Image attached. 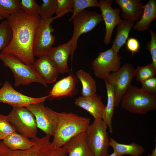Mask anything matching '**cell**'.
Listing matches in <instances>:
<instances>
[{
  "instance_id": "cell-28",
  "label": "cell",
  "mask_w": 156,
  "mask_h": 156,
  "mask_svg": "<svg viewBox=\"0 0 156 156\" xmlns=\"http://www.w3.org/2000/svg\"><path fill=\"white\" fill-rule=\"evenodd\" d=\"M12 36L11 27L6 19L0 23V51H2L9 44Z\"/></svg>"
},
{
  "instance_id": "cell-20",
  "label": "cell",
  "mask_w": 156,
  "mask_h": 156,
  "mask_svg": "<svg viewBox=\"0 0 156 156\" xmlns=\"http://www.w3.org/2000/svg\"><path fill=\"white\" fill-rule=\"evenodd\" d=\"M144 11L141 19L134 25V29L138 31L147 30L156 18V1L150 0L143 6Z\"/></svg>"
},
{
  "instance_id": "cell-35",
  "label": "cell",
  "mask_w": 156,
  "mask_h": 156,
  "mask_svg": "<svg viewBox=\"0 0 156 156\" xmlns=\"http://www.w3.org/2000/svg\"><path fill=\"white\" fill-rule=\"evenodd\" d=\"M142 89L156 94V78L155 77L148 79L142 83Z\"/></svg>"
},
{
  "instance_id": "cell-25",
  "label": "cell",
  "mask_w": 156,
  "mask_h": 156,
  "mask_svg": "<svg viewBox=\"0 0 156 156\" xmlns=\"http://www.w3.org/2000/svg\"><path fill=\"white\" fill-rule=\"evenodd\" d=\"M76 75L82 84V96H88L96 93V81L90 73L80 70L76 72Z\"/></svg>"
},
{
  "instance_id": "cell-31",
  "label": "cell",
  "mask_w": 156,
  "mask_h": 156,
  "mask_svg": "<svg viewBox=\"0 0 156 156\" xmlns=\"http://www.w3.org/2000/svg\"><path fill=\"white\" fill-rule=\"evenodd\" d=\"M21 10L25 14L31 16H39L40 5L35 0H21Z\"/></svg>"
},
{
  "instance_id": "cell-3",
  "label": "cell",
  "mask_w": 156,
  "mask_h": 156,
  "mask_svg": "<svg viewBox=\"0 0 156 156\" xmlns=\"http://www.w3.org/2000/svg\"><path fill=\"white\" fill-rule=\"evenodd\" d=\"M122 109L129 112L145 115L156 109V94L131 85L123 95Z\"/></svg>"
},
{
  "instance_id": "cell-37",
  "label": "cell",
  "mask_w": 156,
  "mask_h": 156,
  "mask_svg": "<svg viewBox=\"0 0 156 156\" xmlns=\"http://www.w3.org/2000/svg\"><path fill=\"white\" fill-rule=\"evenodd\" d=\"M148 156H156V146L154 149L152 151V153L151 154H149L148 155Z\"/></svg>"
},
{
  "instance_id": "cell-17",
  "label": "cell",
  "mask_w": 156,
  "mask_h": 156,
  "mask_svg": "<svg viewBox=\"0 0 156 156\" xmlns=\"http://www.w3.org/2000/svg\"><path fill=\"white\" fill-rule=\"evenodd\" d=\"M116 4L121 10L124 20L137 22L141 18L144 11V5L140 0H116Z\"/></svg>"
},
{
  "instance_id": "cell-34",
  "label": "cell",
  "mask_w": 156,
  "mask_h": 156,
  "mask_svg": "<svg viewBox=\"0 0 156 156\" xmlns=\"http://www.w3.org/2000/svg\"><path fill=\"white\" fill-rule=\"evenodd\" d=\"M149 31L151 36V40L147 43V48L151 55L152 63L156 68V34L152 29H149Z\"/></svg>"
},
{
  "instance_id": "cell-40",
  "label": "cell",
  "mask_w": 156,
  "mask_h": 156,
  "mask_svg": "<svg viewBox=\"0 0 156 156\" xmlns=\"http://www.w3.org/2000/svg\"><path fill=\"white\" fill-rule=\"evenodd\" d=\"M0 84H1V83H0Z\"/></svg>"
},
{
  "instance_id": "cell-7",
  "label": "cell",
  "mask_w": 156,
  "mask_h": 156,
  "mask_svg": "<svg viewBox=\"0 0 156 156\" xmlns=\"http://www.w3.org/2000/svg\"><path fill=\"white\" fill-rule=\"evenodd\" d=\"M103 21L101 14L86 9L78 13L73 18L72 21L73 30L70 40L72 42L70 54L72 62L74 53L77 47V41L80 36L92 30Z\"/></svg>"
},
{
  "instance_id": "cell-14",
  "label": "cell",
  "mask_w": 156,
  "mask_h": 156,
  "mask_svg": "<svg viewBox=\"0 0 156 156\" xmlns=\"http://www.w3.org/2000/svg\"><path fill=\"white\" fill-rule=\"evenodd\" d=\"M71 50L72 42L70 40L64 44L53 47L47 55L59 73H65L69 71L67 62Z\"/></svg>"
},
{
  "instance_id": "cell-16",
  "label": "cell",
  "mask_w": 156,
  "mask_h": 156,
  "mask_svg": "<svg viewBox=\"0 0 156 156\" xmlns=\"http://www.w3.org/2000/svg\"><path fill=\"white\" fill-rule=\"evenodd\" d=\"M68 156H94L88 144L86 131L75 135L62 146Z\"/></svg>"
},
{
  "instance_id": "cell-33",
  "label": "cell",
  "mask_w": 156,
  "mask_h": 156,
  "mask_svg": "<svg viewBox=\"0 0 156 156\" xmlns=\"http://www.w3.org/2000/svg\"><path fill=\"white\" fill-rule=\"evenodd\" d=\"M14 131V129L9 121L7 116L0 113V140H3Z\"/></svg>"
},
{
  "instance_id": "cell-24",
  "label": "cell",
  "mask_w": 156,
  "mask_h": 156,
  "mask_svg": "<svg viewBox=\"0 0 156 156\" xmlns=\"http://www.w3.org/2000/svg\"><path fill=\"white\" fill-rule=\"evenodd\" d=\"M107 95V103L105 107L103 120L107 126L111 133L113 132L112 120L114 113L115 107V96L114 90L112 86L105 82Z\"/></svg>"
},
{
  "instance_id": "cell-8",
  "label": "cell",
  "mask_w": 156,
  "mask_h": 156,
  "mask_svg": "<svg viewBox=\"0 0 156 156\" xmlns=\"http://www.w3.org/2000/svg\"><path fill=\"white\" fill-rule=\"evenodd\" d=\"M56 16L51 18L40 17V21L36 31L33 44L34 56L38 57L47 55L55 42L54 31L51 24L57 19Z\"/></svg>"
},
{
  "instance_id": "cell-4",
  "label": "cell",
  "mask_w": 156,
  "mask_h": 156,
  "mask_svg": "<svg viewBox=\"0 0 156 156\" xmlns=\"http://www.w3.org/2000/svg\"><path fill=\"white\" fill-rule=\"evenodd\" d=\"M0 60L5 66L8 67L13 74L16 87L38 83L47 87V84L42 78L32 64L24 63L13 55L0 53Z\"/></svg>"
},
{
  "instance_id": "cell-5",
  "label": "cell",
  "mask_w": 156,
  "mask_h": 156,
  "mask_svg": "<svg viewBox=\"0 0 156 156\" xmlns=\"http://www.w3.org/2000/svg\"><path fill=\"white\" fill-rule=\"evenodd\" d=\"M107 124L102 119H94L86 132L87 141L94 156H109V146Z\"/></svg>"
},
{
  "instance_id": "cell-27",
  "label": "cell",
  "mask_w": 156,
  "mask_h": 156,
  "mask_svg": "<svg viewBox=\"0 0 156 156\" xmlns=\"http://www.w3.org/2000/svg\"><path fill=\"white\" fill-rule=\"evenodd\" d=\"M156 68L152 63L142 66H138L135 69L134 75L137 81L141 83L151 78L155 77Z\"/></svg>"
},
{
  "instance_id": "cell-36",
  "label": "cell",
  "mask_w": 156,
  "mask_h": 156,
  "mask_svg": "<svg viewBox=\"0 0 156 156\" xmlns=\"http://www.w3.org/2000/svg\"><path fill=\"white\" fill-rule=\"evenodd\" d=\"M126 47L127 49L131 52L132 55L140 52L139 42L137 39L135 38H130L128 39L126 43Z\"/></svg>"
},
{
  "instance_id": "cell-29",
  "label": "cell",
  "mask_w": 156,
  "mask_h": 156,
  "mask_svg": "<svg viewBox=\"0 0 156 156\" xmlns=\"http://www.w3.org/2000/svg\"><path fill=\"white\" fill-rule=\"evenodd\" d=\"M73 14L69 19L72 21L78 13L86 8L90 7H99V2L96 0H73Z\"/></svg>"
},
{
  "instance_id": "cell-22",
  "label": "cell",
  "mask_w": 156,
  "mask_h": 156,
  "mask_svg": "<svg viewBox=\"0 0 156 156\" xmlns=\"http://www.w3.org/2000/svg\"><path fill=\"white\" fill-rule=\"evenodd\" d=\"M109 146L114 150L116 156H121L128 155L132 156H140L145 152L141 146L135 142L129 144H121L117 142L113 138L110 139Z\"/></svg>"
},
{
  "instance_id": "cell-32",
  "label": "cell",
  "mask_w": 156,
  "mask_h": 156,
  "mask_svg": "<svg viewBox=\"0 0 156 156\" xmlns=\"http://www.w3.org/2000/svg\"><path fill=\"white\" fill-rule=\"evenodd\" d=\"M73 0H57L55 14L57 18L66 13L73 12Z\"/></svg>"
},
{
  "instance_id": "cell-30",
  "label": "cell",
  "mask_w": 156,
  "mask_h": 156,
  "mask_svg": "<svg viewBox=\"0 0 156 156\" xmlns=\"http://www.w3.org/2000/svg\"><path fill=\"white\" fill-rule=\"evenodd\" d=\"M57 0H42V3L40 6V17L51 18L55 13Z\"/></svg>"
},
{
  "instance_id": "cell-2",
  "label": "cell",
  "mask_w": 156,
  "mask_h": 156,
  "mask_svg": "<svg viewBox=\"0 0 156 156\" xmlns=\"http://www.w3.org/2000/svg\"><path fill=\"white\" fill-rule=\"evenodd\" d=\"M57 121L53 139L51 143L57 147L63 145L72 138L85 131L90 125L91 119L72 112L55 111Z\"/></svg>"
},
{
  "instance_id": "cell-6",
  "label": "cell",
  "mask_w": 156,
  "mask_h": 156,
  "mask_svg": "<svg viewBox=\"0 0 156 156\" xmlns=\"http://www.w3.org/2000/svg\"><path fill=\"white\" fill-rule=\"evenodd\" d=\"M7 116L16 131L31 139L37 137L38 128L35 117L26 107H13Z\"/></svg>"
},
{
  "instance_id": "cell-19",
  "label": "cell",
  "mask_w": 156,
  "mask_h": 156,
  "mask_svg": "<svg viewBox=\"0 0 156 156\" xmlns=\"http://www.w3.org/2000/svg\"><path fill=\"white\" fill-rule=\"evenodd\" d=\"M77 80L71 75L60 80L53 86L48 95L49 97L55 99L71 96L75 90Z\"/></svg>"
},
{
  "instance_id": "cell-26",
  "label": "cell",
  "mask_w": 156,
  "mask_h": 156,
  "mask_svg": "<svg viewBox=\"0 0 156 156\" xmlns=\"http://www.w3.org/2000/svg\"><path fill=\"white\" fill-rule=\"evenodd\" d=\"M19 0H0V16L6 19L21 10Z\"/></svg>"
},
{
  "instance_id": "cell-15",
  "label": "cell",
  "mask_w": 156,
  "mask_h": 156,
  "mask_svg": "<svg viewBox=\"0 0 156 156\" xmlns=\"http://www.w3.org/2000/svg\"><path fill=\"white\" fill-rule=\"evenodd\" d=\"M75 103L88 112L94 119H103L105 106L101 97L96 93L88 96H79L75 99Z\"/></svg>"
},
{
  "instance_id": "cell-18",
  "label": "cell",
  "mask_w": 156,
  "mask_h": 156,
  "mask_svg": "<svg viewBox=\"0 0 156 156\" xmlns=\"http://www.w3.org/2000/svg\"><path fill=\"white\" fill-rule=\"evenodd\" d=\"M38 57L32 64L34 67L47 84L53 83L59 74L57 68L47 55Z\"/></svg>"
},
{
  "instance_id": "cell-38",
  "label": "cell",
  "mask_w": 156,
  "mask_h": 156,
  "mask_svg": "<svg viewBox=\"0 0 156 156\" xmlns=\"http://www.w3.org/2000/svg\"><path fill=\"white\" fill-rule=\"evenodd\" d=\"M109 156H116L115 153L113 152L112 154L109 155Z\"/></svg>"
},
{
  "instance_id": "cell-12",
  "label": "cell",
  "mask_w": 156,
  "mask_h": 156,
  "mask_svg": "<svg viewBox=\"0 0 156 156\" xmlns=\"http://www.w3.org/2000/svg\"><path fill=\"white\" fill-rule=\"evenodd\" d=\"M49 97V95L38 98L25 95L16 90L7 81L4 83L0 89V103L13 107H26L32 104L44 102Z\"/></svg>"
},
{
  "instance_id": "cell-39",
  "label": "cell",
  "mask_w": 156,
  "mask_h": 156,
  "mask_svg": "<svg viewBox=\"0 0 156 156\" xmlns=\"http://www.w3.org/2000/svg\"><path fill=\"white\" fill-rule=\"evenodd\" d=\"M3 18H2V17H1L0 16V20H3Z\"/></svg>"
},
{
  "instance_id": "cell-23",
  "label": "cell",
  "mask_w": 156,
  "mask_h": 156,
  "mask_svg": "<svg viewBox=\"0 0 156 156\" xmlns=\"http://www.w3.org/2000/svg\"><path fill=\"white\" fill-rule=\"evenodd\" d=\"M134 22L123 20L117 25L116 34L111 49L118 54L121 48L125 44Z\"/></svg>"
},
{
  "instance_id": "cell-10",
  "label": "cell",
  "mask_w": 156,
  "mask_h": 156,
  "mask_svg": "<svg viewBox=\"0 0 156 156\" xmlns=\"http://www.w3.org/2000/svg\"><path fill=\"white\" fill-rule=\"evenodd\" d=\"M121 59L111 49L100 52L92 63L94 74L99 79H104L111 72L120 68Z\"/></svg>"
},
{
  "instance_id": "cell-11",
  "label": "cell",
  "mask_w": 156,
  "mask_h": 156,
  "mask_svg": "<svg viewBox=\"0 0 156 156\" xmlns=\"http://www.w3.org/2000/svg\"><path fill=\"white\" fill-rule=\"evenodd\" d=\"M26 107L34 116L38 128L46 135L53 136L57 121L55 111L46 107L44 102L32 104Z\"/></svg>"
},
{
  "instance_id": "cell-9",
  "label": "cell",
  "mask_w": 156,
  "mask_h": 156,
  "mask_svg": "<svg viewBox=\"0 0 156 156\" xmlns=\"http://www.w3.org/2000/svg\"><path fill=\"white\" fill-rule=\"evenodd\" d=\"M134 70L131 64H125L118 71L110 73L104 79L114 90L115 107L119 106L123 95L131 85L132 81L135 77Z\"/></svg>"
},
{
  "instance_id": "cell-1",
  "label": "cell",
  "mask_w": 156,
  "mask_h": 156,
  "mask_svg": "<svg viewBox=\"0 0 156 156\" xmlns=\"http://www.w3.org/2000/svg\"><path fill=\"white\" fill-rule=\"evenodd\" d=\"M40 16H31L21 10L6 20L12 36L9 45L1 52L13 55L23 63L33 64L35 59L33 52L35 33L40 22Z\"/></svg>"
},
{
  "instance_id": "cell-13",
  "label": "cell",
  "mask_w": 156,
  "mask_h": 156,
  "mask_svg": "<svg viewBox=\"0 0 156 156\" xmlns=\"http://www.w3.org/2000/svg\"><path fill=\"white\" fill-rule=\"evenodd\" d=\"M99 2V8L105 26V34L103 42L107 45L110 42L114 28L123 20L120 16V9L118 8H114L112 7V0H101Z\"/></svg>"
},
{
  "instance_id": "cell-21",
  "label": "cell",
  "mask_w": 156,
  "mask_h": 156,
  "mask_svg": "<svg viewBox=\"0 0 156 156\" xmlns=\"http://www.w3.org/2000/svg\"><path fill=\"white\" fill-rule=\"evenodd\" d=\"M2 141L3 144L13 150H25L33 145L32 140L27 138L16 131L12 132Z\"/></svg>"
}]
</instances>
